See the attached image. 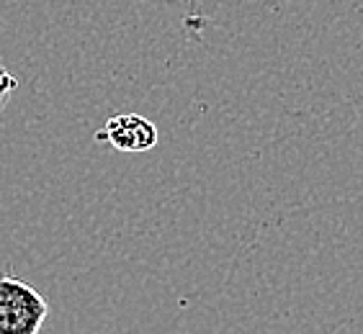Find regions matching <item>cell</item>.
<instances>
[{"label": "cell", "mask_w": 363, "mask_h": 334, "mask_svg": "<svg viewBox=\"0 0 363 334\" xmlns=\"http://www.w3.org/2000/svg\"><path fill=\"white\" fill-rule=\"evenodd\" d=\"M49 306L31 283L0 272V334H39Z\"/></svg>", "instance_id": "6da1fadb"}, {"label": "cell", "mask_w": 363, "mask_h": 334, "mask_svg": "<svg viewBox=\"0 0 363 334\" xmlns=\"http://www.w3.org/2000/svg\"><path fill=\"white\" fill-rule=\"evenodd\" d=\"M16 88H18V80H16L13 72L8 70L6 64L0 62V111L11 103V98H13Z\"/></svg>", "instance_id": "3957f363"}, {"label": "cell", "mask_w": 363, "mask_h": 334, "mask_svg": "<svg viewBox=\"0 0 363 334\" xmlns=\"http://www.w3.org/2000/svg\"><path fill=\"white\" fill-rule=\"evenodd\" d=\"M96 142H106L119 152H147L157 144V126L140 113H119L96 132Z\"/></svg>", "instance_id": "7a4b0ae2"}]
</instances>
